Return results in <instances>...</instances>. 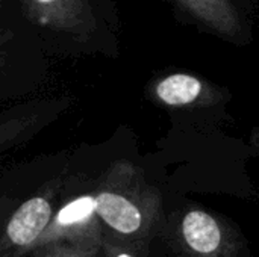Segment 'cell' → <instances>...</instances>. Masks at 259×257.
Returning a JSON list of instances; mask_svg holds the SVG:
<instances>
[{
	"label": "cell",
	"mask_w": 259,
	"mask_h": 257,
	"mask_svg": "<svg viewBox=\"0 0 259 257\" xmlns=\"http://www.w3.org/2000/svg\"><path fill=\"white\" fill-rule=\"evenodd\" d=\"M15 208V203L9 198L0 197V221H3L6 218V215Z\"/></svg>",
	"instance_id": "10"
},
{
	"label": "cell",
	"mask_w": 259,
	"mask_h": 257,
	"mask_svg": "<svg viewBox=\"0 0 259 257\" xmlns=\"http://www.w3.org/2000/svg\"><path fill=\"white\" fill-rule=\"evenodd\" d=\"M59 194L61 186L49 183L15 204L0 221V257L27 256L59 204Z\"/></svg>",
	"instance_id": "2"
},
{
	"label": "cell",
	"mask_w": 259,
	"mask_h": 257,
	"mask_svg": "<svg viewBox=\"0 0 259 257\" xmlns=\"http://www.w3.org/2000/svg\"><path fill=\"white\" fill-rule=\"evenodd\" d=\"M97 257H138V251L124 241L103 232Z\"/></svg>",
	"instance_id": "9"
},
{
	"label": "cell",
	"mask_w": 259,
	"mask_h": 257,
	"mask_svg": "<svg viewBox=\"0 0 259 257\" xmlns=\"http://www.w3.org/2000/svg\"><path fill=\"white\" fill-rule=\"evenodd\" d=\"M203 92V83L191 74H170L156 85L158 98L168 106L191 105Z\"/></svg>",
	"instance_id": "7"
},
{
	"label": "cell",
	"mask_w": 259,
	"mask_h": 257,
	"mask_svg": "<svg viewBox=\"0 0 259 257\" xmlns=\"http://www.w3.org/2000/svg\"><path fill=\"white\" fill-rule=\"evenodd\" d=\"M179 244L187 257H231L234 241L223 224L211 214L193 209L179 224Z\"/></svg>",
	"instance_id": "4"
},
{
	"label": "cell",
	"mask_w": 259,
	"mask_h": 257,
	"mask_svg": "<svg viewBox=\"0 0 259 257\" xmlns=\"http://www.w3.org/2000/svg\"><path fill=\"white\" fill-rule=\"evenodd\" d=\"M103 230L137 251L153 236L159 218V200L129 165H115L94 191Z\"/></svg>",
	"instance_id": "1"
},
{
	"label": "cell",
	"mask_w": 259,
	"mask_h": 257,
	"mask_svg": "<svg viewBox=\"0 0 259 257\" xmlns=\"http://www.w3.org/2000/svg\"><path fill=\"white\" fill-rule=\"evenodd\" d=\"M203 24L226 38L237 39L241 33V21L231 0H178Z\"/></svg>",
	"instance_id": "6"
},
{
	"label": "cell",
	"mask_w": 259,
	"mask_h": 257,
	"mask_svg": "<svg viewBox=\"0 0 259 257\" xmlns=\"http://www.w3.org/2000/svg\"><path fill=\"white\" fill-rule=\"evenodd\" d=\"M103 232L94 192L77 194L67 200H59L49 224L32 250L53 242H67L90 248L100 247Z\"/></svg>",
	"instance_id": "3"
},
{
	"label": "cell",
	"mask_w": 259,
	"mask_h": 257,
	"mask_svg": "<svg viewBox=\"0 0 259 257\" xmlns=\"http://www.w3.org/2000/svg\"><path fill=\"white\" fill-rule=\"evenodd\" d=\"M100 247H79L67 242H53L36 247L26 257H97Z\"/></svg>",
	"instance_id": "8"
},
{
	"label": "cell",
	"mask_w": 259,
	"mask_h": 257,
	"mask_svg": "<svg viewBox=\"0 0 259 257\" xmlns=\"http://www.w3.org/2000/svg\"><path fill=\"white\" fill-rule=\"evenodd\" d=\"M32 21L59 32L87 36L94 30L90 0H23Z\"/></svg>",
	"instance_id": "5"
}]
</instances>
